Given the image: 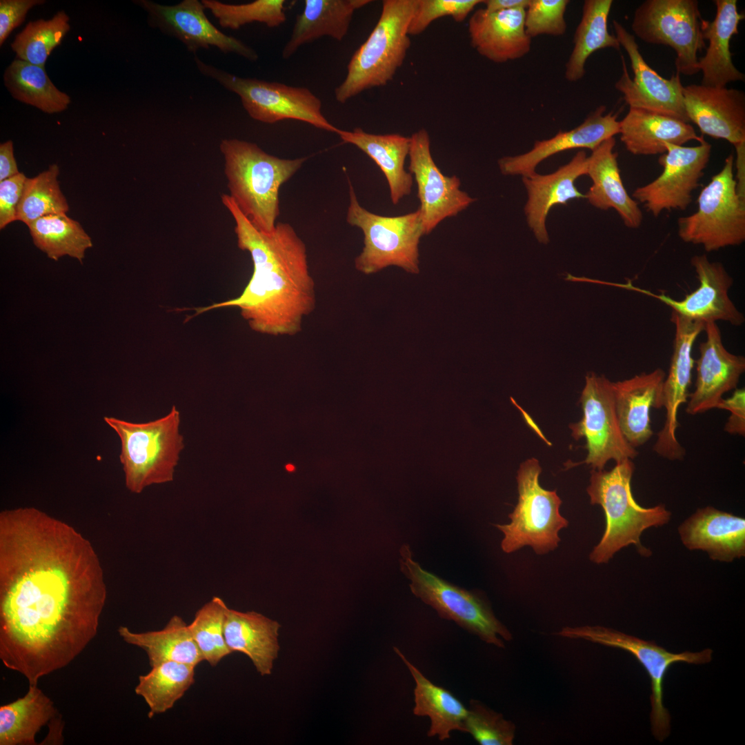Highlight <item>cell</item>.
<instances>
[{"instance_id":"obj_18","label":"cell","mask_w":745,"mask_h":745,"mask_svg":"<svg viewBox=\"0 0 745 745\" xmlns=\"http://www.w3.org/2000/svg\"><path fill=\"white\" fill-rule=\"evenodd\" d=\"M670 321L675 329L670 367L662 388V403L666 410L665 421L657 433L653 450L661 457L674 461L682 459L685 455V450L676 437L679 426L677 414L679 406L688 400L694 366L693 346L698 335L704 330L705 324L691 320L673 311Z\"/></svg>"},{"instance_id":"obj_21","label":"cell","mask_w":745,"mask_h":745,"mask_svg":"<svg viewBox=\"0 0 745 745\" xmlns=\"http://www.w3.org/2000/svg\"><path fill=\"white\" fill-rule=\"evenodd\" d=\"M682 94L689 121L703 135L726 140L735 149L745 147V94L742 90L691 84L683 87Z\"/></svg>"},{"instance_id":"obj_20","label":"cell","mask_w":745,"mask_h":745,"mask_svg":"<svg viewBox=\"0 0 745 745\" xmlns=\"http://www.w3.org/2000/svg\"><path fill=\"white\" fill-rule=\"evenodd\" d=\"M691 264L699 285L682 300H675L664 292L657 295L637 288L630 281L617 286L657 299L669 306L673 312L693 321L704 324L722 321L735 326H742L745 318L728 296L733 279L723 264L711 261L705 254L693 256Z\"/></svg>"},{"instance_id":"obj_45","label":"cell","mask_w":745,"mask_h":745,"mask_svg":"<svg viewBox=\"0 0 745 745\" xmlns=\"http://www.w3.org/2000/svg\"><path fill=\"white\" fill-rule=\"evenodd\" d=\"M464 733L471 735L481 745H511L515 726L501 713L478 700L471 699L464 723Z\"/></svg>"},{"instance_id":"obj_52","label":"cell","mask_w":745,"mask_h":745,"mask_svg":"<svg viewBox=\"0 0 745 745\" xmlns=\"http://www.w3.org/2000/svg\"><path fill=\"white\" fill-rule=\"evenodd\" d=\"M530 0H486L483 1L484 8L488 12L524 8L526 9Z\"/></svg>"},{"instance_id":"obj_48","label":"cell","mask_w":745,"mask_h":745,"mask_svg":"<svg viewBox=\"0 0 745 745\" xmlns=\"http://www.w3.org/2000/svg\"><path fill=\"white\" fill-rule=\"evenodd\" d=\"M27 177L23 173L0 181V229L17 221V208Z\"/></svg>"},{"instance_id":"obj_23","label":"cell","mask_w":745,"mask_h":745,"mask_svg":"<svg viewBox=\"0 0 745 745\" xmlns=\"http://www.w3.org/2000/svg\"><path fill=\"white\" fill-rule=\"evenodd\" d=\"M605 106H598L576 128L559 131L553 137L536 141L533 148L521 155L504 157L498 160L504 175L532 176L537 166L546 159L557 153L577 148L591 151L605 140L619 132L618 113H606Z\"/></svg>"},{"instance_id":"obj_34","label":"cell","mask_w":745,"mask_h":745,"mask_svg":"<svg viewBox=\"0 0 745 745\" xmlns=\"http://www.w3.org/2000/svg\"><path fill=\"white\" fill-rule=\"evenodd\" d=\"M394 650L408 668L415 682L413 714L430 719L428 737L437 736L440 741L450 737V733H464L468 708L451 692L433 684L399 650Z\"/></svg>"},{"instance_id":"obj_13","label":"cell","mask_w":745,"mask_h":745,"mask_svg":"<svg viewBox=\"0 0 745 745\" xmlns=\"http://www.w3.org/2000/svg\"><path fill=\"white\" fill-rule=\"evenodd\" d=\"M559 635L570 639H584L594 643L615 647L633 655L647 672L651 683L650 723L654 737L660 742L670 732V715L664 706V681L669 668L675 663L693 664L708 663L712 659L710 648L700 652H668L653 641H646L622 632L600 626L564 627Z\"/></svg>"},{"instance_id":"obj_47","label":"cell","mask_w":745,"mask_h":745,"mask_svg":"<svg viewBox=\"0 0 745 745\" xmlns=\"http://www.w3.org/2000/svg\"><path fill=\"white\" fill-rule=\"evenodd\" d=\"M481 0H416L408 34L418 35L424 32L435 20L450 17L456 22H462Z\"/></svg>"},{"instance_id":"obj_38","label":"cell","mask_w":745,"mask_h":745,"mask_svg":"<svg viewBox=\"0 0 745 745\" xmlns=\"http://www.w3.org/2000/svg\"><path fill=\"white\" fill-rule=\"evenodd\" d=\"M3 81L15 99L48 114L66 110L70 97L59 90L47 74L45 67L15 59L6 68Z\"/></svg>"},{"instance_id":"obj_33","label":"cell","mask_w":745,"mask_h":745,"mask_svg":"<svg viewBox=\"0 0 745 745\" xmlns=\"http://www.w3.org/2000/svg\"><path fill=\"white\" fill-rule=\"evenodd\" d=\"M337 134L344 142L363 151L379 167L388 181L394 205L410 194L413 177L404 168L410 148V137L371 134L360 128L351 131L339 129Z\"/></svg>"},{"instance_id":"obj_44","label":"cell","mask_w":745,"mask_h":745,"mask_svg":"<svg viewBox=\"0 0 745 745\" xmlns=\"http://www.w3.org/2000/svg\"><path fill=\"white\" fill-rule=\"evenodd\" d=\"M206 9L223 28L238 30L253 22L276 28L286 20L284 0H256L247 3L230 4L217 0H201Z\"/></svg>"},{"instance_id":"obj_27","label":"cell","mask_w":745,"mask_h":745,"mask_svg":"<svg viewBox=\"0 0 745 745\" xmlns=\"http://www.w3.org/2000/svg\"><path fill=\"white\" fill-rule=\"evenodd\" d=\"M678 530L688 549L706 551L713 560L730 562L745 555V519L732 513L699 508Z\"/></svg>"},{"instance_id":"obj_31","label":"cell","mask_w":745,"mask_h":745,"mask_svg":"<svg viewBox=\"0 0 745 745\" xmlns=\"http://www.w3.org/2000/svg\"><path fill=\"white\" fill-rule=\"evenodd\" d=\"M279 628L277 621L257 612H240L228 608L224 637L232 653L246 655L261 676L269 675L279 650Z\"/></svg>"},{"instance_id":"obj_5","label":"cell","mask_w":745,"mask_h":745,"mask_svg":"<svg viewBox=\"0 0 745 745\" xmlns=\"http://www.w3.org/2000/svg\"><path fill=\"white\" fill-rule=\"evenodd\" d=\"M416 0H384L380 17L354 52L343 81L335 89L340 103L372 88L386 86L403 65L410 46L408 26Z\"/></svg>"},{"instance_id":"obj_37","label":"cell","mask_w":745,"mask_h":745,"mask_svg":"<svg viewBox=\"0 0 745 745\" xmlns=\"http://www.w3.org/2000/svg\"><path fill=\"white\" fill-rule=\"evenodd\" d=\"M613 2L612 0L584 1L581 20L573 36V48L565 66L564 76L567 81L576 82L583 78L586 61L597 50L620 49L615 35L608 30Z\"/></svg>"},{"instance_id":"obj_22","label":"cell","mask_w":745,"mask_h":745,"mask_svg":"<svg viewBox=\"0 0 745 745\" xmlns=\"http://www.w3.org/2000/svg\"><path fill=\"white\" fill-rule=\"evenodd\" d=\"M706 340L699 344L695 390L689 393L686 412L695 415L716 408L723 395L737 388L745 371V358L728 352L716 322L705 324Z\"/></svg>"},{"instance_id":"obj_16","label":"cell","mask_w":745,"mask_h":745,"mask_svg":"<svg viewBox=\"0 0 745 745\" xmlns=\"http://www.w3.org/2000/svg\"><path fill=\"white\" fill-rule=\"evenodd\" d=\"M133 2L147 13L150 26L179 40L190 52L215 47L223 53L235 54L250 61L259 59L252 48L224 34L210 22L201 1L183 0L172 6L150 0Z\"/></svg>"},{"instance_id":"obj_51","label":"cell","mask_w":745,"mask_h":745,"mask_svg":"<svg viewBox=\"0 0 745 745\" xmlns=\"http://www.w3.org/2000/svg\"><path fill=\"white\" fill-rule=\"evenodd\" d=\"M19 171L14 155L13 143L8 140L0 144V181L18 175Z\"/></svg>"},{"instance_id":"obj_35","label":"cell","mask_w":745,"mask_h":745,"mask_svg":"<svg viewBox=\"0 0 745 745\" xmlns=\"http://www.w3.org/2000/svg\"><path fill=\"white\" fill-rule=\"evenodd\" d=\"M118 633L124 642L146 652L151 668L166 662L196 667L204 661L188 624L178 615H173L161 630L136 633L121 626Z\"/></svg>"},{"instance_id":"obj_4","label":"cell","mask_w":745,"mask_h":745,"mask_svg":"<svg viewBox=\"0 0 745 745\" xmlns=\"http://www.w3.org/2000/svg\"><path fill=\"white\" fill-rule=\"evenodd\" d=\"M634 470L632 459H626L610 470L590 471L587 493L591 504L601 506L606 518L604 535L589 556L594 563H607L630 544L635 545L640 555L649 556L651 552L641 544L642 533L670 521L671 513L664 504L644 508L635 501L630 485Z\"/></svg>"},{"instance_id":"obj_26","label":"cell","mask_w":745,"mask_h":745,"mask_svg":"<svg viewBox=\"0 0 745 745\" xmlns=\"http://www.w3.org/2000/svg\"><path fill=\"white\" fill-rule=\"evenodd\" d=\"M662 368L642 372L630 379L613 382L616 413L621 430L635 448L646 444L653 436L650 409L662 408Z\"/></svg>"},{"instance_id":"obj_41","label":"cell","mask_w":745,"mask_h":745,"mask_svg":"<svg viewBox=\"0 0 745 745\" xmlns=\"http://www.w3.org/2000/svg\"><path fill=\"white\" fill-rule=\"evenodd\" d=\"M59 166L52 164L37 176L27 177L17 208V221L28 226L40 217L66 213L69 210L68 201L59 187Z\"/></svg>"},{"instance_id":"obj_14","label":"cell","mask_w":745,"mask_h":745,"mask_svg":"<svg viewBox=\"0 0 745 745\" xmlns=\"http://www.w3.org/2000/svg\"><path fill=\"white\" fill-rule=\"evenodd\" d=\"M579 401L583 417L569 427L575 439H586L587 455L582 464L603 470L610 460L619 463L637 457V449L628 442L619 426L612 381L604 375L588 373Z\"/></svg>"},{"instance_id":"obj_49","label":"cell","mask_w":745,"mask_h":745,"mask_svg":"<svg viewBox=\"0 0 745 745\" xmlns=\"http://www.w3.org/2000/svg\"><path fill=\"white\" fill-rule=\"evenodd\" d=\"M44 3V0H1L0 46L4 43L12 31L24 21L32 8Z\"/></svg>"},{"instance_id":"obj_50","label":"cell","mask_w":745,"mask_h":745,"mask_svg":"<svg viewBox=\"0 0 745 745\" xmlns=\"http://www.w3.org/2000/svg\"><path fill=\"white\" fill-rule=\"evenodd\" d=\"M716 408L727 410L730 416L724 426L726 433L733 435H745V390L736 388L732 395L726 399L722 398Z\"/></svg>"},{"instance_id":"obj_15","label":"cell","mask_w":745,"mask_h":745,"mask_svg":"<svg viewBox=\"0 0 745 745\" xmlns=\"http://www.w3.org/2000/svg\"><path fill=\"white\" fill-rule=\"evenodd\" d=\"M666 152L658 161L663 170L655 179L637 188L633 198L654 217L663 211L684 210L699 186L710 160L711 145L704 138L693 147L665 143Z\"/></svg>"},{"instance_id":"obj_7","label":"cell","mask_w":745,"mask_h":745,"mask_svg":"<svg viewBox=\"0 0 745 745\" xmlns=\"http://www.w3.org/2000/svg\"><path fill=\"white\" fill-rule=\"evenodd\" d=\"M400 568L410 581L412 593L431 606L441 618L455 622L484 642L504 648L512 639L508 628L495 617L487 599L480 593L457 586L424 570L413 556L408 544L399 550Z\"/></svg>"},{"instance_id":"obj_42","label":"cell","mask_w":745,"mask_h":745,"mask_svg":"<svg viewBox=\"0 0 745 745\" xmlns=\"http://www.w3.org/2000/svg\"><path fill=\"white\" fill-rule=\"evenodd\" d=\"M69 21L68 15L61 10L50 19L30 21L16 35L11 48L17 59L45 67L51 52L61 43L70 30Z\"/></svg>"},{"instance_id":"obj_24","label":"cell","mask_w":745,"mask_h":745,"mask_svg":"<svg viewBox=\"0 0 745 745\" xmlns=\"http://www.w3.org/2000/svg\"><path fill=\"white\" fill-rule=\"evenodd\" d=\"M525 9L488 12L476 10L468 23L471 46L495 63L521 59L531 48V39L524 26Z\"/></svg>"},{"instance_id":"obj_19","label":"cell","mask_w":745,"mask_h":745,"mask_svg":"<svg viewBox=\"0 0 745 745\" xmlns=\"http://www.w3.org/2000/svg\"><path fill=\"white\" fill-rule=\"evenodd\" d=\"M410 173L417 185L419 210L424 235L430 233L444 219L457 215L476 199L460 189V180L444 175L435 163L430 152V140L426 129L410 137Z\"/></svg>"},{"instance_id":"obj_12","label":"cell","mask_w":745,"mask_h":745,"mask_svg":"<svg viewBox=\"0 0 745 745\" xmlns=\"http://www.w3.org/2000/svg\"><path fill=\"white\" fill-rule=\"evenodd\" d=\"M703 19L696 0H646L635 10L631 28L643 41L672 48L676 72H699L697 52L706 48Z\"/></svg>"},{"instance_id":"obj_8","label":"cell","mask_w":745,"mask_h":745,"mask_svg":"<svg viewBox=\"0 0 745 745\" xmlns=\"http://www.w3.org/2000/svg\"><path fill=\"white\" fill-rule=\"evenodd\" d=\"M346 221L361 229L364 247L355 259V268L366 275L389 266H397L411 274L419 272V244L424 235L419 209L404 215L388 217L362 207L352 186Z\"/></svg>"},{"instance_id":"obj_28","label":"cell","mask_w":745,"mask_h":745,"mask_svg":"<svg viewBox=\"0 0 745 745\" xmlns=\"http://www.w3.org/2000/svg\"><path fill=\"white\" fill-rule=\"evenodd\" d=\"M615 143L614 137L606 139L588 157L586 175L591 179L592 185L585 198L597 209H614L626 227L638 228L642 223L643 214L622 182L617 153L613 150Z\"/></svg>"},{"instance_id":"obj_9","label":"cell","mask_w":745,"mask_h":745,"mask_svg":"<svg viewBox=\"0 0 745 745\" xmlns=\"http://www.w3.org/2000/svg\"><path fill=\"white\" fill-rule=\"evenodd\" d=\"M734 155L701 190L697 210L677 220L678 236L710 252L741 245L745 241V196L734 177Z\"/></svg>"},{"instance_id":"obj_11","label":"cell","mask_w":745,"mask_h":745,"mask_svg":"<svg viewBox=\"0 0 745 745\" xmlns=\"http://www.w3.org/2000/svg\"><path fill=\"white\" fill-rule=\"evenodd\" d=\"M541 472L538 460L533 457L519 466L517 475L518 501L508 515L510 522L495 525L504 534L501 547L506 553L525 546H530L537 555L548 553L558 547L559 532L568 525L560 514L562 501L556 490L540 486Z\"/></svg>"},{"instance_id":"obj_43","label":"cell","mask_w":745,"mask_h":745,"mask_svg":"<svg viewBox=\"0 0 745 745\" xmlns=\"http://www.w3.org/2000/svg\"><path fill=\"white\" fill-rule=\"evenodd\" d=\"M228 606L219 597H213L195 613L188 624L192 636L203 659L215 666L232 653L224 637V623Z\"/></svg>"},{"instance_id":"obj_32","label":"cell","mask_w":745,"mask_h":745,"mask_svg":"<svg viewBox=\"0 0 745 745\" xmlns=\"http://www.w3.org/2000/svg\"><path fill=\"white\" fill-rule=\"evenodd\" d=\"M370 0H305L297 15L291 35L281 56L287 59L303 45L322 37L341 41L347 34L354 13Z\"/></svg>"},{"instance_id":"obj_6","label":"cell","mask_w":745,"mask_h":745,"mask_svg":"<svg viewBox=\"0 0 745 745\" xmlns=\"http://www.w3.org/2000/svg\"><path fill=\"white\" fill-rule=\"evenodd\" d=\"M103 419L121 440L119 459L130 492L140 493L150 485L173 480L184 448L179 433L180 413L175 406L164 417L145 423L113 417Z\"/></svg>"},{"instance_id":"obj_40","label":"cell","mask_w":745,"mask_h":745,"mask_svg":"<svg viewBox=\"0 0 745 745\" xmlns=\"http://www.w3.org/2000/svg\"><path fill=\"white\" fill-rule=\"evenodd\" d=\"M195 668L187 664L166 662L139 677L135 691L147 704L149 718L170 710L183 697L195 682Z\"/></svg>"},{"instance_id":"obj_39","label":"cell","mask_w":745,"mask_h":745,"mask_svg":"<svg viewBox=\"0 0 745 745\" xmlns=\"http://www.w3.org/2000/svg\"><path fill=\"white\" fill-rule=\"evenodd\" d=\"M34 244L54 261L68 255L81 263L92 247L91 237L80 223L66 213L49 215L28 225Z\"/></svg>"},{"instance_id":"obj_17","label":"cell","mask_w":745,"mask_h":745,"mask_svg":"<svg viewBox=\"0 0 745 745\" xmlns=\"http://www.w3.org/2000/svg\"><path fill=\"white\" fill-rule=\"evenodd\" d=\"M613 25L616 38L628 55L634 74L631 79L622 56L623 72L615 87L623 95L626 103L629 108L646 109L689 123L680 74L676 72L670 79L663 78L646 62L635 36L617 21L614 20Z\"/></svg>"},{"instance_id":"obj_2","label":"cell","mask_w":745,"mask_h":745,"mask_svg":"<svg viewBox=\"0 0 745 745\" xmlns=\"http://www.w3.org/2000/svg\"><path fill=\"white\" fill-rule=\"evenodd\" d=\"M221 198L234 219L239 248L250 255L253 272L239 296L196 308L195 315L235 307L257 332L271 336L298 334L303 319L316 305L305 243L288 223L278 222L269 232L259 230L229 195L223 194Z\"/></svg>"},{"instance_id":"obj_1","label":"cell","mask_w":745,"mask_h":745,"mask_svg":"<svg viewBox=\"0 0 745 745\" xmlns=\"http://www.w3.org/2000/svg\"><path fill=\"white\" fill-rule=\"evenodd\" d=\"M107 597L90 542L32 507L0 513V659L29 685L95 638Z\"/></svg>"},{"instance_id":"obj_46","label":"cell","mask_w":745,"mask_h":745,"mask_svg":"<svg viewBox=\"0 0 745 745\" xmlns=\"http://www.w3.org/2000/svg\"><path fill=\"white\" fill-rule=\"evenodd\" d=\"M568 0H530L525 9L524 26L528 37H560L567 25L565 13Z\"/></svg>"},{"instance_id":"obj_36","label":"cell","mask_w":745,"mask_h":745,"mask_svg":"<svg viewBox=\"0 0 745 745\" xmlns=\"http://www.w3.org/2000/svg\"><path fill=\"white\" fill-rule=\"evenodd\" d=\"M58 715L50 698L29 685L23 697L0 707V745H36L37 733Z\"/></svg>"},{"instance_id":"obj_29","label":"cell","mask_w":745,"mask_h":745,"mask_svg":"<svg viewBox=\"0 0 745 745\" xmlns=\"http://www.w3.org/2000/svg\"><path fill=\"white\" fill-rule=\"evenodd\" d=\"M715 17L712 21L703 19L702 36L708 41L705 54L698 59L702 85L725 87L730 82L744 81V74L733 64L730 42L738 34L739 22L745 15L738 12L736 0H715Z\"/></svg>"},{"instance_id":"obj_25","label":"cell","mask_w":745,"mask_h":745,"mask_svg":"<svg viewBox=\"0 0 745 745\" xmlns=\"http://www.w3.org/2000/svg\"><path fill=\"white\" fill-rule=\"evenodd\" d=\"M588 157L584 150L577 152L566 164L547 175L537 172L522 177L528 199L524 213L529 228L539 243L549 242L546 220L555 205H566L572 199L585 198L575 185L581 176L586 175Z\"/></svg>"},{"instance_id":"obj_10","label":"cell","mask_w":745,"mask_h":745,"mask_svg":"<svg viewBox=\"0 0 745 745\" xmlns=\"http://www.w3.org/2000/svg\"><path fill=\"white\" fill-rule=\"evenodd\" d=\"M194 60L202 75L237 95L245 110L256 121L274 123L293 119L336 134L339 130L324 115L321 99L307 88L240 77L206 63L197 56Z\"/></svg>"},{"instance_id":"obj_3","label":"cell","mask_w":745,"mask_h":745,"mask_svg":"<svg viewBox=\"0 0 745 745\" xmlns=\"http://www.w3.org/2000/svg\"><path fill=\"white\" fill-rule=\"evenodd\" d=\"M219 149L229 196L257 229L272 231L280 213L279 190L307 157L279 158L255 143L237 139H223Z\"/></svg>"},{"instance_id":"obj_30","label":"cell","mask_w":745,"mask_h":745,"mask_svg":"<svg viewBox=\"0 0 745 745\" xmlns=\"http://www.w3.org/2000/svg\"><path fill=\"white\" fill-rule=\"evenodd\" d=\"M619 134L626 149L634 155H663L665 143L682 146L692 140L699 142L703 137L688 123L638 108H629L619 121Z\"/></svg>"}]
</instances>
